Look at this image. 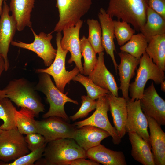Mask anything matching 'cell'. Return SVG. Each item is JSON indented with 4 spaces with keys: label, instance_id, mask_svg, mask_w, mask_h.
Instances as JSON below:
<instances>
[{
    "label": "cell",
    "instance_id": "29",
    "mask_svg": "<svg viewBox=\"0 0 165 165\" xmlns=\"http://www.w3.org/2000/svg\"><path fill=\"white\" fill-rule=\"evenodd\" d=\"M147 39L141 32L134 34L129 41L120 47L121 51L128 53L140 59L145 52L148 45Z\"/></svg>",
    "mask_w": 165,
    "mask_h": 165
},
{
    "label": "cell",
    "instance_id": "6",
    "mask_svg": "<svg viewBox=\"0 0 165 165\" xmlns=\"http://www.w3.org/2000/svg\"><path fill=\"white\" fill-rule=\"evenodd\" d=\"M56 0L59 19L50 34L74 26L88 12L92 4V0Z\"/></svg>",
    "mask_w": 165,
    "mask_h": 165
},
{
    "label": "cell",
    "instance_id": "27",
    "mask_svg": "<svg viewBox=\"0 0 165 165\" xmlns=\"http://www.w3.org/2000/svg\"><path fill=\"white\" fill-rule=\"evenodd\" d=\"M34 113L24 108L17 110L15 116L16 126L18 130L23 134L37 132Z\"/></svg>",
    "mask_w": 165,
    "mask_h": 165
},
{
    "label": "cell",
    "instance_id": "39",
    "mask_svg": "<svg viewBox=\"0 0 165 165\" xmlns=\"http://www.w3.org/2000/svg\"><path fill=\"white\" fill-rule=\"evenodd\" d=\"M5 64L3 57L0 56V78L2 72L5 71Z\"/></svg>",
    "mask_w": 165,
    "mask_h": 165
},
{
    "label": "cell",
    "instance_id": "24",
    "mask_svg": "<svg viewBox=\"0 0 165 165\" xmlns=\"http://www.w3.org/2000/svg\"><path fill=\"white\" fill-rule=\"evenodd\" d=\"M128 134L133 158L143 165H155L150 144L135 132Z\"/></svg>",
    "mask_w": 165,
    "mask_h": 165
},
{
    "label": "cell",
    "instance_id": "1",
    "mask_svg": "<svg viewBox=\"0 0 165 165\" xmlns=\"http://www.w3.org/2000/svg\"><path fill=\"white\" fill-rule=\"evenodd\" d=\"M86 151L73 138H65L47 143L42 156L35 165H65L75 159L87 158Z\"/></svg>",
    "mask_w": 165,
    "mask_h": 165
},
{
    "label": "cell",
    "instance_id": "12",
    "mask_svg": "<svg viewBox=\"0 0 165 165\" xmlns=\"http://www.w3.org/2000/svg\"><path fill=\"white\" fill-rule=\"evenodd\" d=\"M9 6L4 1L0 16V56L4 59L6 71L9 66L8 57L9 46L17 30V23L13 16L9 15Z\"/></svg>",
    "mask_w": 165,
    "mask_h": 165
},
{
    "label": "cell",
    "instance_id": "15",
    "mask_svg": "<svg viewBox=\"0 0 165 165\" xmlns=\"http://www.w3.org/2000/svg\"><path fill=\"white\" fill-rule=\"evenodd\" d=\"M127 117L126 126V132H134L149 143L147 118L142 111L140 100L127 101Z\"/></svg>",
    "mask_w": 165,
    "mask_h": 165
},
{
    "label": "cell",
    "instance_id": "33",
    "mask_svg": "<svg viewBox=\"0 0 165 165\" xmlns=\"http://www.w3.org/2000/svg\"><path fill=\"white\" fill-rule=\"evenodd\" d=\"M113 23L115 37L118 44L121 46L129 40L135 34V30L125 21L114 20Z\"/></svg>",
    "mask_w": 165,
    "mask_h": 165
},
{
    "label": "cell",
    "instance_id": "38",
    "mask_svg": "<svg viewBox=\"0 0 165 165\" xmlns=\"http://www.w3.org/2000/svg\"><path fill=\"white\" fill-rule=\"evenodd\" d=\"M99 163L91 160L86 158H78L67 163L65 165H99Z\"/></svg>",
    "mask_w": 165,
    "mask_h": 165
},
{
    "label": "cell",
    "instance_id": "7",
    "mask_svg": "<svg viewBox=\"0 0 165 165\" xmlns=\"http://www.w3.org/2000/svg\"><path fill=\"white\" fill-rule=\"evenodd\" d=\"M62 37L61 32H57L56 38L57 52L53 63L48 68L38 69L35 71L37 73H44L51 76L53 78L56 87L64 93L66 85L69 84L73 78L80 72V71L76 66L70 71L66 69L65 60L68 51L63 50L61 47V41Z\"/></svg>",
    "mask_w": 165,
    "mask_h": 165
},
{
    "label": "cell",
    "instance_id": "43",
    "mask_svg": "<svg viewBox=\"0 0 165 165\" xmlns=\"http://www.w3.org/2000/svg\"><path fill=\"white\" fill-rule=\"evenodd\" d=\"M3 130H2L1 129V128L0 127V135L1 134V133H2V131H3Z\"/></svg>",
    "mask_w": 165,
    "mask_h": 165
},
{
    "label": "cell",
    "instance_id": "11",
    "mask_svg": "<svg viewBox=\"0 0 165 165\" xmlns=\"http://www.w3.org/2000/svg\"><path fill=\"white\" fill-rule=\"evenodd\" d=\"M30 29L34 37L32 42L26 43L20 41H13L11 45L34 52L43 60L45 66H49L53 62L57 52V49L53 47L51 43L53 35L50 33L47 34L43 32L37 35L32 28Z\"/></svg>",
    "mask_w": 165,
    "mask_h": 165
},
{
    "label": "cell",
    "instance_id": "41",
    "mask_svg": "<svg viewBox=\"0 0 165 165\" xmlns=\"http://www.w3.org/2000/svg\"><path fill=\"white\" fill-rule=\"evenodd\" d=\"M7 0H0V16L2 11V4L4 1H6Z\"/></svg>",
    "mask_w": 165,
    "mask_h": 165
},
{
    "label": "cell",
    "instance_id": "40",
    "mask_svg": "<svg viewBox=\"0 0 165 165\" xmlns=\"http://www.w3.org/2000/svg\"><path fill=\"white\" fill-rule=\"evenodd\" d=\"M5 97H7V96L5 90L3 89L1 90L0 89V98Z\"/></svg>",
    "mask_w": 165,
    "mask_h": 165
},
{
    "label": "cell",
    "instance_id": "9",
    "mask_svg": "<svg viewBox=\"0 0 165 165\" xmlns=\"http://www.w3.org/2000/svg\"><path fill=\"white\" fill-rule=\"evenodd\" d=\"M35 126L37 132L44 137L47 143L60 139H73L77 129L74 124L56 116L36 120Z\"/></svg>",
    "mask_w": 165,
    "mask_h": 165
},
{
    "label": "cell",
    "instance_id": "5",
    "mask_svg": "<svg viewBox=\"0 0 165 165\" xmlns=\"http://www.w3.org/2000/svg\"><path fill=\"white\" fill-rule=\"evenodd\" d=\"M135 80L130 84L129 87L130 99L132 101L142 98L148 80H152L155 83L159 84L165 79L164 71L154 63L146 52L141 56Z\"/></svg>",
    "mask_w": 165,
    "mask_h": 165
},
{
    "label": "cell",
    "instance_id": "35",
    "mask_svg": "<svg viewBox=\"0 0 165 165\" xmlns=\"http://www.w3.org/2000/svg\"><path fill=\"white\" fill-rule=\"evenodd\" d=\"M81 105L78 111L74 115L70 116V119L75 121L79 118L86 117L89 113L95 109L97 101L87 95L81 96Z\"/></svg>",
    "mask_w": 165,
    "mask_h": 165
},
{
    "label": "cell",
    "instance_id": "42",
    "mask_svg": "<svg viewBox=\"0 0 165 165\" xmlns=\"http://www.w3.org/2000/svg\"><path fill=\"white\" fill-rule=\"evenodd\" d=\"M161 84V90L165 92V80L163 81Z\"/></svg>",
    "mask_w": 165,
    "mask_h": 165
},
{
    "label": "cell",
    "instance_id": "32",
    "mask_svg": "<svg viewBox=\"0 0 165 165\" xmlns=\"http://www.w3.org/2000/svg\"><path fill=\"white\" fill-rule=\"evenodd\" d=\"M72 80L78 82L82 84L86 88L87 95L93 100L97 99L110 93L109 91L97 85L88 77L80 73L77 74Z\"/></svg>",
    "mask_w": 165,
    "mask_h": 165
},
{
    "label": "cell",
    "instance_id": "25",
    "mask_svg": "<svg viewBox=\"0 0 165 165\" xmlns=\"http://www.w3.org/2000/svg\"><path fill=\"white\" fill-rule=\"evenodd\" d=\"M145 52L161 70H165V34L153 36L148 42Z\"/></svg>",
    "mask_w": 165,
    "mask_h": 165
},
{
    "label": "cell",
    "instance_id": "19",
    "mask_svg": "<svg viewBox=\"0 0 165 165\" xmlns=\"http://www.w3.org/2000/svg\"><path fill=\"white\" fill-rule=\"evenodd\" d=\"M109 136V134L103 129L87 125L76 129L73 139L80 146L86 151L98 145L102 140Z\"/></svg>",
    "mask_w": 165,
    "mask_h": 165
},
{
    "label": "cell",
    "instance_id": "16",
    "mask_svg": "<svg viewBox=\"0 0 165 165\" xmlns=\"http://www.w3.org/2000/svg\"><path fill=\"white\" fill-rule=\"evenodd\" d=\"M104 55L103 52L98 53L95 67L88 77L97 85L109 91L113 95L118 97L119 88L114 77L105 65Z\"/></svg>",
    "mask_w": 165,
    "mask_h": 165
},
{
    "label": "cell",
    "instance_id": "18",
    "mask_svg": "<svg viewBox=\"0 0 165 165\" xmlns=\"http://www.w3.org/2000/svg\"><path fill=\"white\" fill-rule=\"evenodd\" d=\"M145 116L149 128V142L155 165H165V133L162 129L161 125L154 119Z\"/></svg>",
    "mask_w": 165,
    "mask_h": 165
},
{
    "label": "cell",
    "instance_id": "21",
    "mask_svg": "<svg viewBox=\"0 0 165 165\" xmlns=\"http://www.w3.org/2000/svg\"><path fill=\"white\" fill-rule=\"evenodd\" d=\"M98 17L101 29L103 46L107 54L110 56L117 73L118 65L114 54V51L116 50V49L114 41L115 37L112 18L102 8L100 9Z\"/></svg>",
    "mask_w": 165,
    "mask_h": 165
},
{
    "label": "cell",
    "instance_id": "14",
    "mask_svg": "<svg viewBox=\"0 0 165 165\" xmlns=\"http://www.w3.org/2000/svg\"><path fill=\"white\" fill-rule=\"evenodd\" d=\"M83 23V21L81 20L74 26L64 29L62 31L63 35L61 41L62 49L69 51L71 53V56L68 63L71 64L74 62L80 73L82 75L83 69L81 61L79 35Z\"/></svg>",
    "mask_w": 165,
    "mask_h": 165
},
{
    "label": "cell",
    "instance_id": "2",
    "mask_svg": "<svg viewBox=\"0 0 165 165\" xmlns=\"http://www.w3.org/2000/svg\"><path fill=\"white\" fill-rule=\"evenodd\" d=\"M148 7V0H109L106 11L112 18L126 21L141 32L146 22Z\"/></svg>",
    "mask_w": 165,
    "mask_h": 165
},
{
    "label": "cell",
    "instance_id": "23",
    "mask_svg": "<svg viewBox=\"0 0 165 165\" xmlns=\"http://www.w3.org/2000/svg\"><path fill=\"white\" fill-rule=\"evenodd\" d=\"M36 0H10V11L16 21L17 30L23 31L26 27L32 28L31 13Z\"/></svg>",
    "mask_w": 165,
    "mask_h": 165
},
{
    "label": "cell",
    "instance_id": "4",
    "mask_svg": "<svg viewBox=\"0 0 165 165\" xmlns=\"http://www.w3.org/2000/svg\"><path fill=\"white\" fill-rule=\"evenodd\" d=\"M37 91L43 93L50 105L47 112L42 115L44 119L51 116L60 117L69 122V118L66 113L64 105L67 102L78 105V102L72 100L60 91L54 84L50 75L46 73H40L39 80L35 86Z\"/></svg>",
    "mask_w": 165,
    "mask_h": 165
},
{
    "label": "cell",
    "instance_id": "10",
    "mask_svg": "<svg viewBox=\"0 0 165 165\" xmlns=\"http://www.w3.org/2000/svg\"><path fill=\"white\" fill-rule=\"evenodd\" d=\"M97 101L95 111L93 114L84 120L75 122L74 125L77 128L90 125L103 129L109 134L115 145L119 144L121 138L108 119V112L109 110V104L106 95L98 98Z\"/></svg>",
    "mask_w": 165,
    "mask_h": 165
},
{
    "label": "cell",
    "instance_id": "36",
    "mask_svg": "<svg viewBox=\"0 0 165 165\" xmlns=\"http://www.w3.org/2000/svg\"><path fill=\"white\" fill-rule=\"evenodd\" d=\"M25 141L30 152L33 151L47 144L44 137L37 132L26 134Z\"/></svg>",
    "mask_w": 165,
    "mask_h": 165
},
{
    "label": "cell",
    "instance_id": "3",
    "mask_svg": "<svg viewBox=\"0 0 165 165\" xmlns=\"http://www.w3.org/2000/svg\"><path fill=\"white\" fill-rule=\"evenodd\" d=\"M7 97L18 107L32 111L35 117L45 111L44 105L37 92L35 86L24 78L14 79L9 82L3 89Z\"/></svg>",
    "mask_w": 165,
    "mask_h": 165
},
{
    "label": "cell",
    "instance_id": "17",
    "mask_svg": "<svg viewBox=\"0 0 165 165\" xmlns=\"http://www.w3.org/2000/svg\"><path fill=\"white\" fill-rule=\"evenodd\" d=\"M118 54L120 59V63L117 67L120 82L119 88L122 91L123 97L127 101L130 99L128 93L130 81L135 75L140 59L123 51Z\"/></svg>",
    "mask_w": 165,
    "mask_h": 165
},
{
    "label": "cell",
    "instance_id": "13",
    "mask_svg": "<svg viewBox=\"0 0 165 165\" xmlns=\"http://www.w3.org/2000/svg\"><path fill=\"white\" fill-rule=\"evenodd\" d=\"M145 114L154 119L160 125H165V101L157 93L153 83L144 90L140 99Z\"/></svg>",
    "mask_w": 165,
    "mask_h": 165
},
{
    "label": "cell",
    "instance_id": "22",
    "mask_svg": "<svg viewBox=\"0 0 165 165\" xmlns=\"http://www.w3.org/2000/svg\"><path fill=\"white\" fill-rule=\"evenodd\" d=\"M87 157L104 165H127L125 157L122 151H114L100 144L86 151Z\"/></svg>",
    "mask_w": 165,
    "mask_h": 165
},
{
    "label": "cell",
    "instance_id": "34",
    "mask_svg": "<svg viewBox=\"0 0 165 165\" xmlns=\"http://www.w3.org/2000/svg\"><path fill=\"white\" fill-rule=\"evenodd\" d=\"M46 145L30 152L11 162L1 161L0 165H33L36 161L42 157Z\"/></svg>",
    "mask_w": 165,
    "mask_h": 165
},
{
    "label": "cell",
    "instance_id": "30",
    "mask_svg": "<svg viewBox=\"0 0 165 165\" xmlns=\"http://www.w3.org/2000/svg\"><path fill=\"white\" fill-rule=\"evenodd\" d=\"M80 43L81 55L84 60L83 74L88 76L93 71L96 63V53L84 35L80 39Z\"/></svg>",
    "mask_w": 165,
    "mask_h": 165
},
{
    "label": "cell",
    "instance_id": "26",
    "mask_svg": "<svg viewBox=\"0 0 165 165\" xmlns=\"http://www.w3.org/2000/svg\"><path fill=\"white\" fill-rule=\"evenodd\" d=\"M141 32L145 37L148 42L153 36L165 34V19L148 7L146 22Z\"/></svg>",
    "mask_w": 165,
    "mask_h": 165
},
{
    "label": "cell",
    "instance_id": "20",
    "mask_svg": "<svg viewBox=\"0 0 165 165\" xmlns=\"http://www.w3.org/2000/svg\"><path fill=\"white\" fill-rule=\"evenodd\" d=\"M109 104L114 127L120 138H122L126 133V126L127 117V101L123 97L113 95L110 92L106 95Z\"/></svg>",
    "mask_w": 165,
    "mask_h": 165
},
{
    "label": "cell",
    "instance_id": "28",
    "mask_svg": "<svg viewBox=\"0 0 165 165\" xmlns=\"http://www.w3.org/2000/svg\"><path fill=\"white\" fill-rule=\"evenodd\" d=\"M8 98H0V119L3 122L0 126L3 130L17 128L15 121L16 110Z\"/></svg>",
    "mask_w": 165,
    "mask_h": 165
},
{
    "label": "cell",
    "instance_id": "37",
    "mask_svg": "<svg viewBox=\"0 0 165 165\" xmlns=\"http://www.w3.org/2000/svg\"><path fill=\"white\" fill-rule=\"evenodd\" d=\"M148 7L165 19V0H148Z\"/></svg>",
    "mask_w": 165,
    "mask_h": 165
},
{
    "label": "cell",
    "instance_id": "8",
    "mask_svg": "<svg viewBox=\"0 0 165 165\" xmlns=\"http://www.w3.org/2000/svg\"><path fill=\"white\" fill-rule=\"evenodd\" d=\"M25 137L17 128L3 130L0 135V160L7 163L30 152Z\"/></svg>",
    "mask_w": 165,
    "mask_h": 165
},
{
    "label": "cell",
    "instance_id": "31",
    "mask_svg": "<svg viewBox=\"0 0 165 165\" xmlns=\"http://www.w3.org/2000/svg\"><path fill=\"white\" fill-rule=\"evenodd\" d=\"M89 36L87 39L96 53L98 54L104 50L102 43V31L100 23L94 19H88Z\"/></svg>",
    "mask_w": 165,
    "mask_h": 165
}]
</instances>
